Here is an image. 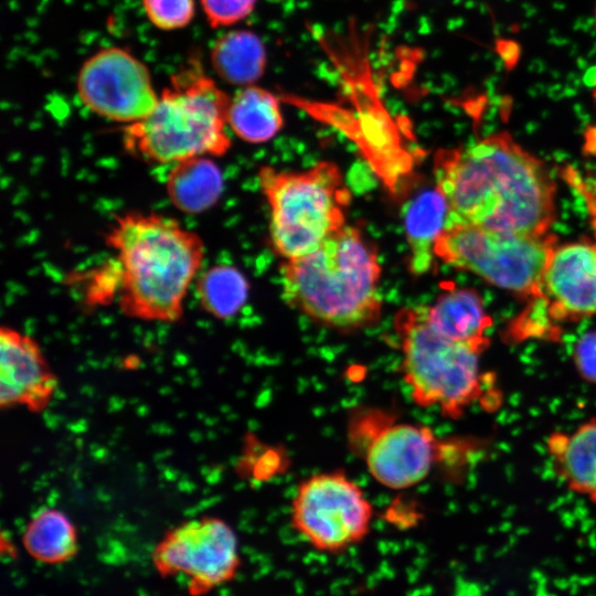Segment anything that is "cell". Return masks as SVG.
<instances>
[{
    "instance_id": "obj_1",
    "label": "cell",
    "mask_w": 596,
    "mask_h": 596,
    "mask_svg": "<svg viewBox=\"0 0 596 596\" xmlns=\"http://www.w3.org/2000/svg\"><path fill=\"white\" fill-rule=\"evenodd\" d=\"M434 174L448 206L446 225L544 235L556 219V184L547 168L507 131L439 150Z\"/></svg>"
},
{
    "instance_id": "obj_2",
    "label": "cell",
    "mask_w": 596,
    "mask_h": 596,
    "mask_svg": "<svg viewBox=\"0 0 596 596\" xmlns=\"http://www.w3.org/2000/svg\"><path fill=\"white\" fill-rule=\"evenodd\" d=\"M105 243L115 255L121 311L143 321H178L204 260L200 235L170 216L131 211L116 217Z\"/></svg>"
},
{
    "instance_id": "obj_3",
    "label": "cell",
    "mask_w": 596,
    "mask_h": 596,
    "mask_svg": "<svg viewBox=\"0 0 596 596\" xmlns=\"http://www.w3.org/2000/svg\"><path fill=\"white\" fill-rule=\"evenodd\" d=\"M380 276L375 246L359 228L345 225L313 252L285 259L283 299L321 326L356 331L381 317Z\"/></svg>"
},
{
    "instance_id": "obj_4",
    "label": "cell",
    "mask_w": 596,
    "mask_h": 596,
    "mask_svg": "<svg viewBox=\"0 0 596 596\" xmlns=\"http://www.w3.org/2000/svg\"><path fill=\"white\" fill-rule=\"evenodd\" d=\"M230 102L194 57L170 77L147 117L125 125L124 148L158 164L223 156L231 147L226 131Z\"/></svg>"
},
{
    "instance_id": "obj_5",
    "label": "cell",
    "mask_w": 596,
    "mask_h": 596,
    "mask_svg": "<svg viewBox=\"0 0 596 596\" xmlns=\"http://www.w3.org/2000/svg\"><path fill=\"white\" fill-rule=\"evenodd\" d=\"M394 329L402 355L400 370L412 400L459 418L483 392L480 356L488 347L437 333L427 321L425 306L398 310Z\"/></svg>"
},
{
    "instance_id": "obj_6",
    "label": "cell",
    "mask_w": 596,
    "mask_h": 596,
    "mask_svg": "<svg viewBox=\"0 0 596 596\" xmlns=\"http://www.w3.org/2000/svg\"><path fill=\"white\" fill-rule=\"evenodd\" d=\"M258 180L269 206L270 241L285 259L313 252L345 226L351 194L336 163L321 161L301 172L263 167Z\"/></svg>"
},
{
    "instance_id": "obj_7",
    "label": "cell",
    "mask_w": 596,
    "mask_h": 596,
    "mask_svg": "<svg viewBox=\"0 0 596 596\" xmlns=\"http://www.w3.org/2000/svg\"><path fill=\"white\" fill-rule=\"evenodd\" d=\"M556 245L557 237L550 233L526 235L448 224L434 252L443 263L532 302L543 298V276Z\"/></svg>"
},
{
    "instance_id": "obj_8",
    "label": "cell",
    "mask_w": 596,
    "mask_h": 596,
    "mask_svg": "<svg viewBox=\"0 0 596 596\" xmlns=\"http://www.w3.org/2000/svg\"><path fill=\"white\" fill-rule=\"evenodd\" d=\"M374 511L363 490L342 471L315 473L297 487L290 524L316 551L341 554L370 533Z\"/></svg>"
},
{
    "instance_id": "obj_9",
    "label": "cell",
    "mask_w": 596,
    "mask_h": 596,
    "mask_svg": "<svg viewBox=\"0 0 596 596\" xmlns=\"http://www.w3.org/2000/svg\"><path fill=\"white\" fill-rule=\"evenodd\" d=\"M151 562L162 577L183 576L190 596H204L236 578L242 556L233 528L205 515L169 529L156 544Z\"/></svg>"
},
{
    "instance_id": "obj_10",
    "label": "cell",
    "mask_w": 596,
    "mask_h": 596,
    "mask_svg": "<svg viewBox=\"0 0 596 596\" xmlns=\"http://www.w3.org/2000/svg\"><path fill=\"white\" fill-rule=\"evenodd\" d=\"M76 89L92 113L126 125L147 117L159 99L147 66L117 46L104 47L83 63Z\"/></svg>"
},
{
    "instance_id": "obj_11",
    "label": "cell",
    "mask_w": 596,
    "mask_h": 596,
    "mask_svg": "<svg viewBox=\"0 0 596 596\" xmlns=\"http://www.w3.org/2000/svg\"><path fill=\"white\" fill-rule=\"evenodd\" d=\"M440 441L424 425L392 423L380 427L365 444L370 475L382 486L401 490L423 481L438 458Z\"/></svg>"
},
{
    "instance_id": "obj_12",
    "label": "cell",
    "mask_w": 596,
    "mask_h": 596,
    "mask_svg": "<svg viewBox=\"0 0 596 596\" xmlns=\"http://www.w3.org/2000/svg\"><path fill=\"white\" fill-rule=\"evenodd\" d=\"M542 295L553 321L577 322L596 316V243L557 244L543 276Z\"/></svg>"
},
{
    "instance_id": "obj_13",
    "label": "cell",
    "mask_w": 596,
    "mask_h": 596,
    "mask_svg": "<svg viewBox=\"0 0 596 596\" xmlns=\"http://www.w3.org/2000/svg\"><path fill=\"white\" fill-rule=\"evenodd\" d=\"M57 387L34 339L11 327L0 329V405L24 406L32 412L44 409Z\"/></svg>"
},
{
    "instance_id": "obj_14",
    "label": "cell",
    "mask_w": 596,
    "mask_h": 596,
    "mask_svg": "<svg viewBox=\"0 0 596 596\" xmlns=\"http://www.w3.org/2000/svg\"><path fill=\"white\" fill-rule=\"evenodd\" d=\"M546 448L567 489L596 504V419L584 422L570 433H552Z\"/></svg>"
},
{
    "instance_id": "obj_15",
    "label": "cell",
    "mask_w": 596,
    "mask_h": 596,
    "mask_svg": "<svg viewBox=\"0 0 596 596\" xmlns=\"http://www.w3.org/2000/svg\"><path fill=\"white\" fill-rule=\"evenodd\" d=\"M429 326L443 337L457 342L489 347L486 330L492 318L481 296L470 288H448L433 305L425 306Z\"/></svg>"
},
{
    "instance_id": "obj_16",
    "label": "cell",
    "mask_w": 596,
    "mask_h": 596,
    "mask_svg": "<svg viewBox=\"0 0 596 596\" xmlns=\"http://www.w3.org/2000/svg\"><path fill=\"white\" fill-rule=\"evenodd\" d=\"M403 214L409 247V270L414 275L426 274L436 257V241L446 225L447 202L436 187L426 189L405 205Z\"/></svg>"
},
{
    "instance_id": "obj_17",
    "label": "cell",
    "mask_w": 596,
    "mask_h": 596,
    "mask_svg": "<svg viewBox=\"0 0 596 596\" xmlns=\"http://www.w3.org/2000/svg\"><path fill=\"white\" fill-rule=\"evenodd\" d=\"M223 187L222 172L209 156L173 163L166 180L170 202L187 214H200L213 207L222 195Z\"/></svg>"
},
{
    "instance_id": "obj_18",
    "label": "cell",
    "mask_w": 596,
    "mask_h": 596,
    "mask_svg": "<svg viewBox=\"0 0 596 596\" xmlns=\"http://www.w3.org/2000/svg\"><path fill=\"white\" fill-rule=\"evenodd\" d=\"M214 73L225 83L249 86L263 76L267 53L260 38L249 30H231L219 36L210 51Z\"/></svg>"
},
{
    "instance_id": "obj_19",
    "label": "cell",
    "mask_w": 596,
    "mask_h": 596,
    "mask_svg": "<svg viewBox=\"0 0 596 596\" xmlns=\"http://www.w3.org/2000/svg\"><path fill=\"white\" fill-rule=\"evenodd\" d=\"M22 545L36 562L64 564L78 553V534L74 523L61 510L43 508L28 521L22 532Z\"/></svg>"
},
{
    "instance_id": "obj_20",
    "label": "cell",
    "mask_w": 596,
    "mask_h": 596,
    "mask_svg": "<svg viewBox=\"0 0 596 596\" xmlns=\"http://www.w3.org/2000/svg\"><path fill=\"white\" fill-rule=\"evenodd\" d=\"M227 124L243 141L266 142L279 132L284 124L278 98L256 85L242 87L231 97Z\"/></svg>"
},
{
    "instance_id": "obj_21",
    "label": "cell",
    "mask_w": 596,
    "mask_h": 596,
    "mask_svg": "<svg viewBox=\"0 0 596 596\" xmlns=\"http://www.w3.org/2000/svg\"><path fill=\"white\" fill-rule=\"evenodd\" d=\"M195 290L201 307L214 318L225 320L246 304L249 286L236 267L217 264L196 277Z\"/></svg>"
},
{
    "instance_id": "obj_22",
    "label": "cell",
    "mask_w": 596,
    "mask_h": 596,
    "mask_svg": "<svg viewBox=\"0 0 596 596\" xmlns=\"http://www.w3.org/2000/svg\"><path fill=\"white\" fill-rule=\"evenodd\" d=\"M141 4L150 23L163 31L185 28L195 12L194 0H141Z\"/></svg>"
},
{
    "instance_id": "obj_23",
    "label": "cell",
    "mask_w": 596,
    "mask_h": 596,
    "mask_svg": "<svg viewBox=\"0 0 596 596\" xmlns=\"http://www.w3.org/2000/svg\"><path fill=\"white\" fill-rule=\"evenodd\" d=\"M211 28L234 25L246 19L254 10L256 0H200Z\"/></svg>"
},
{
    "instance_id": "obj_24",
    "label": "cell",
    "mask_w": 596,
    "mask_h": 596,
    "mask_svg": "<svg viewBox=\"0 0 596 596\" xmlns=\"http://www.w3.org/2000/svg\"><path fill=\"white\" fill-rule=\"evenodd\" d=\"M573 361L581 377L596 384V330L578 339L573 350Z\"/></svg>"
},
{
    "instance_id": "obj_25",
    "label": "cell",
    "mask_w": 596,
    "mask_h": 596,
    "mask_svg": "<svg viewBox=\"0 0 596 596\" xmlns=\"http://www.w3.org/2000/svg\"><path fill=\"white\" fill-rule=\"evenodd\" d=\"M592 87H593V97L596 100V71H595V74H594V77H593V81H592Z\"/></svg>"
},
{
    "instance_id": "obj_26",
    "label": "cell",
    "mask_w": 596,
    "mask_h": 596,
    "mask_svg": "<svg viewBox=\"0 0 596 596\" xmlns=\"http://www.w3.org/2000/svg\"><path fill=\"white\" fill-rule=\"evenodd\" d=\"M595 24H596V8H595Z\"/></svg>"
}]
</instances>
